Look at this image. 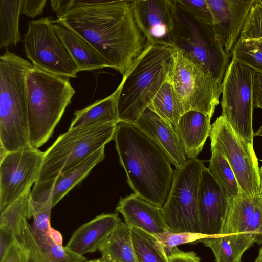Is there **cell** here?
Wrapping results in <instances>:
<instances>
[{
    "mask_svg": "<svg viewBox=\"0 0 262 262\" xmlns=\"http://www.w3.org/2000/svg\"><path fill=\"white\" fill-rule=\"evenodd\" d=\"M135 21L147 42L172 47L174 0L131 1Z\"/></svg>",
    "mask_w": 262,
    "mask_h": 262,
    "instance_id": "cell-14",
    "label": "cell"
},
{
    "mask_svg": "<svg viewBox=\"0 0 262 262\" xmlns=\"http://www.w3.org/2000/svg\"><path fill=\"white\" fill-rule=\"evenodd\" d=\"M254 107L262 109V73L256 72L253 88Z\"/></svg>",
    "mask_w": 262,
    "mask_h": 262,
    "instance_id": "cell-40",
    "label": "cell"
},
{
    "mask_svg": "<svg viewBox=\"0 0 262 262\" xmlns=\"http://www.w3.org/2000/svg\"><path fill=\"white\" fill-rule=\"evenodd\" d=\"M116 124L110 123L69 129L44 152L36 183L55 179L80 162L113 139Z\"/></svg>",
    "mask_w": 262,
    "mask_h": 262,
    "instance_id": "cell-7",
    "label": "cell"
},
{
    "mask_svg": "<svg viewBox=\"0 0 262 262\" xmlns=\"http://www.w3.org/2000/svg\"><path fill=\"white\" fill-rule=\"evenodd\" d=\"M116 210L122 214L125 223L131 227L153 235L169 230L161 208L135 193L121 198Z\"/></svg>",
    "mask_w": 262,
    "mask_h": 262,
    "instance_id": "cell-19",
    "label": "cell"
},
{
    "mask_svg": "<svg viewBox=\"0 0 262 262\" xmlns=\"http://www.w3.org/2000/svg\"><path fill=\"white\" fill-rule=\"evenodd\" d=\"M171 40L176 51L207 69L223 83L229 56L225 53L213 25L201 20L175 2Z\"/></svg>",
    "mask_w": 262,
    "mask_h": 262,
    "instance_id": "cell-6",
    "label": "cell"
},
{
    "mask_svg": "<svg viewBox=\"0 0 262 262\" xmlns=\"http://www.w3.org/2000/svg\"><path fill=\"white\" fill-rule=\"evenodd\" d=\"M132 242L139 262H169L156 237L140 229L132 227Z\"/></svg>",
    "mask_w": 262,
    "mask_h": 262,
    "instance_id": "cell-32",
    "label": "cell"
},
{
    "mask_svg": "<svg viewBox=\"0 0 262 262\" xmlns=\"http://www.w3.org/2000/svg\"><path fill=\"white\" fill-rule=\"evenodd\" d=\"M211 118L196 111H189L180 118L177 127L178 134L188 159H195L202 151L209 136Z\"/></svg>",
    "mask_w": 262,
    "mask_h": 262,
    "instance_id": "cell-23",
    "label": "cell"
},
{
    "mask_svg": "<svg viewBox=\"0 0 262 262\" xmlns=\"http://www.w3.org/2000/svg\"><path fill=\"white\" fill-rule=\"evenodd\" d=\"M256 71L233 59L222 83L221 115L235 132L253 144V88Z\"/></svg>",
    "mask_w": 262,
    "mask_h": 262,
    "instance_id": "cell-11",
    "label": "cell"
},
{
    "mask_svg": "<svg viewBox=\"0 0 262 262\" xmlns=\"http://www.w3.org/2000/svg\"><path fill=\"white\" fill-rule=\"evenodd\" d=\"M231 200L225 191L204 166L198 190V215L201 233L208 236L222 235Z\"/></svg>",
    "mask_w": 262,
    "mask_h": 262,
    "instance_id": "cell-15",
    "label": "cell"
},
{
    "mask_svg": "<svg viewBox=\"0 0 262 262\" xmlns=\"http://www.w3.org/2000/svg\"><path fill=\"white\" fill-rule=\"evenodd\" d=\"M59 19L87 40L122 75L145 49L131 1L66 0Z\"/></svg>",
    "mask_w": 262,
    "mask_h": 262,
    "instance_id": "cell-1",
    "label": "cell"
},
{
    "mask_svg": "<svg viewBox=\"0 0 262 262\" xmlns=\"http://www.w3.org/2000/svg\"><path fill=\"white\" fill-rule=\"evenodd\" d=\"M118 214H102L81 225L66 247L81 256L98 251L120 221Z\"/></svg>",
    "mask_w": 262,
    "mask_h": 262,
    "instance_id": "cell-21",
    "label": "cell"
},
{
    "mask_svg": "<svg viewBox=\"0 0 262 262\" xmlns=\"http://www.w3.org/2000/svg\"><path fill=\"white\" fill-rule=\"evenodd\" d=\"M135 124L162 148L176 168L186 164L187 158L178 134L152 110L147 107Z\"/></svg>",
    "mask_w": 262,
    "mask_h": 262,
    "instance_id": "cell-18",
    "label": "cell"
},
{
    "mask_svg": "<svg viewBox=\"0 0 262 262\" xmlns=\"http://www.w3.org/2000/svg\"><path fill=\"white\" fill-rule=\"evenodd\" d=\"M113 140L130 187L135 194L162 208L174 173L168 156L135 124L118 122Z\"/></svg>",
    "mask_w": 262,
    "mask_h": 262,
    "instance_id": "cell-2",
    "label": "cell"
},
{
    "mask_svg": "<svg viewBox=\"0 0 262 262\" xmlns=\"http://www.w3.org/2000/svg\"><path fill=\"white\" fill-rule=\"evenodd\" d=\"M175 2L198 19L213 25L212 15L206 0H175Z\"/></svg>",
    "mask_w": 262,
    "mask_h": 262,
    "instance_id": "cell-36",
    "label": "cell"
},
{
    "mask_svg": "<svg viewBox=\"0 0 262 262\" xmlns=\"http://www.w3.org/2000/svg\"><path fill=\"white\" fill-rule=\"evenodd\" d=\"M26 55L33 66L66 78H76L77 67L55 32L50 17L30 21L24 35Z\"/></svg>",
    "mask_w": 262,
    "mask_h": 262,
    "instance_id": "cell-12",
    "label": "cell"
},
{
    "mask_svg": "<svg viewBox=\"0 0 262 262\" xmlns=\"http://www.w3.org/2000/svg\"><path fill=\"white\" fill-rule=\"evenodd\" d=\"M32 67L7 49L0 57V141L1 149L6 153L32 147L26 77Z\"/></svg>",
    "mask_w": 262,
    "mask_h": 262,
    "instance_id": "cell-4",
    "label": "cell"
},
{
    "mask_svg": "<svg viewBox=\"0 0 262 262\" xmlns=\"http://www.w3.org/2000/svg\"><path fill=\"white\" fill-rule=\"evenodd\" d=\"M110 262H139L134 249L132 227L120 221L98 250Z\"/></svg>",
    "mask_w": 262,
    "mask_h": 262,
    "instance_id": "cell-27",
    "label": "cell"
},
{
    "mask_svg": "<svg viewBox=\"0 0 262 262\" xmlns=\"http://www.w3.org/2000/svg\"><path fill=\"white\" fill-rule=\"evenodd\" d=\"M30 143L38 148L52 136L75 91L69 78L33 67L26 77Z\"/></svg>",
    "mask_w": 262,
    "mask_h": 262,
    "instance_id": "cell-5",
    "label": "cell"
},
{
    "mask_svg": "<svg viewBox=\"0 0 262 262\" xmlns=\"http://www.w3.org/2000/svg\"><path fill=\"white\" fill-rule=\"evenodd\" d=\"M23 0H0V48L20 41L19 19Z\"/></svg>",
    "mask_w": 262,
    "mask_h": 262,
    "instance_id": "cell-29",
    "label": "cell"
},
{
    "mask_svg": "<svg viewBox=\"0 0 262 262\" xmlns=\"http://www.w3.org/2000/svg\"><path fill=\"white\" fill-rule=\"evenodd\" d=\"M28 250L16 238L0 258V262H28Z\"/></svg>",
    "mask_w": 262,
    "mask_h": 262,
    "instance_id": "cell-37",
    "label": "cell"
},
{
    "mask_svg": "<svg viewBox=\"0 0 262 262\" xmlns=\"http://www.w3.org/2000/svg\"><path fill=\"white\" fill-rule=\"evenodd\" d=\"M157 238L166 255L168 257L174 247L180 245L193 243L209 236L203 234L192 232L173 233L169 230L154 235Z\"/></svg>",
    "mask_w": 262,
    "mask_h": 262,
    "instance_id": "cell-35",
    "label": "cell"
},
{
    "mask_svg": "<svg viewBox=\"0 0 262 262\" xmlns=\"http://www.w3.org/2000/svg\"><path fill=\"white\" fill-rule=\"evenodd\" d=\"M83 262H110V261L106 260L104 259L103 258H102V257H101L98 259H93V260H86V261H84Z\"/></svg>",
    "mask_w": 262,
    "mask_h": 262,
    "instance_id": "cell-41",
    "label": "cell"
},
{
    "mask_svg": "<svg viewBox=\"0 0 262 262\" xmlns=\"http://www.w3.org/2000/svg\"><path fill=\"white\" fill-rule=\"evenodd\" d=\"M231 53L232 59L262 73V42L239 38Z\"/></svg>",
    "mask_w": 262,
    "mask_h": 262,
    "instance_id": "cell-33",
    "label": "cell"
},
{
    "mask_svg": "<svg viewBox=\"0 0 262 262\" xmlns=\"http://www.w3.org/2000/svg\"><path fill=\"white\" fill-rule=\"evenodd\" d=\"M204 166L202 160L188 159L182 167L174 170L170 192L161 208L168 230L173 233H201L198 200Z\"/></svg>",
    "mask_w": 262,
    "mask_h": 262,
    "instance_id": "cell-8",
    "label": "cell"
},
{
    "mask_svg": "<svg viewBox=\"0 0 262 262\" xmlns=\"http://www.w3.org/2000/svg\"><path fill=\"white\" fill-rule=\"evenodd\" d=\"M260 181H261V192H262V165L260 168Z\"/></svg>",
    "mask_w": 262,
    "mask_h": 262,
    "instance_id": "cell-43",
    "label": "cell"
},
{
    "mask_svg": "<svg viewBox=\"0 0 262 262\" xmlns=\"http://www.w3.org/2000/svg\"><path fill=\"white\" fill-rule=\"evenodd\" d=\"M242 233L262 235V195L231 200L222 235Z\"/></svg>",
    "mask_w": 262,
    "mask_h": 262,
    "instance_id": "cell-20",
    "label": "cell"
},
{
    "mask_svg": "<svg viewBox=\"0 0 262 262\" xmlns=\"http://www.w3.org/2000/svg\"><path fill=\"white\" fill-rule=\"evenodd\" d=\"M239 38L262 42V0H255L244 24Z\"/></svg>",
    "mask_w": 262,
    "mask_h": 262,
    "instance_id": "cell-34",
    "label": "cell"
},
{
    "mask_svg": "<svg viewBox=\"0 0 262 262\" xmlns=\"http://www.w3.org/2000/svg\"><path fill=\"white\" fill-rule=\"evenodd\" d=\"M52 231L45 233L35 230L28 220L20 228L16 239L29 253L28 262H83L84 256L78 255L66 246L56 243L52 236Z\"/></svg>",
    "mask_w": 262,
    "mask_h": 262,
    "instance_id": "cell-17",
    "label": "cell"
},
{
    "mask_svg": "<svg viewBox=\"0 0 262 262\" xmlns=\"http://www.w3.org/2000/svg\"><path fill=\"white\" fill-rule=\"evenodd\" d=\"M148 107L171 126L177 133L178 121L184 112L168 79L160 88Z\"/></svg>",
    "mask_w": 262,
    "mask_h": 262,
    "instance_id": "cell-30",
    "label": "cell"
},
{
    "mask_svg": "<svg viewBox=\"0 0 262 262\" xmlns=\"http://www.w3.org/2000/svg\"><path fill=\"white\" fill-rule=\"evenodd\" d=\"M255 262H260V259H259V257H257V258L255 260Z\"/></svg>",
    "mask_w": 262,
    "mask_h": 262,
    "instance_id": "cell-44",
    "label": "cell"
},
{
    "mask_svg": "<svg viewBox=\"0 0 262 262\" xmlns=\"http://www.w3.org/2000/svg\"><path fill=\"white\" fill-rule=\"evenodd\" d=\"M176 55V50L171 47L146 43L119 85V121L136 123L168 79Z\"/></svg>",
    "mask_w": 262,
    "mask_h": 262,
    "instance_id": "cell-3",
    "label": "cell"
},
{
    "mask_svg": "<svg viewBox=\"0 0 262 262\" xmlns=\"http://www.w3.org/2000/svg\"><path fill=\"white\" fill-rule=\"evenodd\" d=\"M168 80L184 113L196 111L212 118L219 103L222 83L207 69L177 51Z\"/></svg>",
    "mask_w": 262,
    "mask_h": 262,
    "instance_id": "cell-9",
    "label": "cell"
},
{
    "mask_svg": "<svg viewBox=\"0 0 262 262\" xmlns=\"http://www.w3.org/2000/svg\"><path fill=\"white\" fill-rule=\"evenodd\" d=\"M202 243L213 252L215 262H241L244 253L254 244L262 242V235L252 233L211 236Z\"/></svg>",
    "mask_w": 262,
    "mask_h": 262,
    "instance_id": "cell-24",
    "label": "cell"
},
{
    "mask_svg": "<svg viewBox=\"0 0 262 262\" xmlns=\"http://www.w3.org/2000/svg\"><path fill=\"white\" fill-rule=\"evenodd\" d=\"M211 148L227 158L237 180L239 194L248 197L262 195L260 173L253 144L237 134L220 115L211 124Z\"/></svg>",
    "mask_w": 262,
    "mask_h": 262,
    "instance_id": "cell-10",
    "label": "cell"
},
{
    "mask_svg": "<svg viewBox=\"0 0 262 262\" xmlns=\"http://www.w3.org/2000/svg\"><path fill=\"white\" fill-rule=\"evenodd\" d=\"M213 27L224 48L230 56L238 40L247 16L255 0H206Z\"/></svg>",
    "mask_w": 262,
    "mask_h": 262,
    "instance_id": "cell-16",
    "label": "cell"
},
{
    "mask_svg": "<svg viewBox=\"0 0 262 262\" xmlns=\"http://www.w3.org/2000/svg\"><path fill=\"white\" fill-rule=\"evenodd\" d=\"M54 30L74 60L78 72L111 68L110 62L87 40L62 21L53 20Z\"/></svg>",
    "mask_w": 262,
    "mask_h": 262,
    "instance_id": "cell-22",
    "label": "cell"
},
{
    "mask_svg": "<svg viewBox=\"0 0 262 262\" xmlns=\"http://www.w3.org/2000/svg\"><path fill=\"white\" fill-rule=\"evenodd\" d=\"M211 156L208 169L230 200L240 193L234 172L226 157L215 148H211Z\"/></svg>",
    "mask_w": 262,
    "mask_h": 262,
    "instance_id": "cell-31",
    "label": "cell"
},
{
    "mask_svg": "<svg viewBox=\"0 0 262 262\" xmlns=\"http://www.w3.org/2000/svg\"><path fill=\"white\" fill-rule=\"evenodd\" d=\"M44 152L28 147L6 153L0 162V212L30 190L38 179Z\"/></svg>",
    "mask_w": 262,
    "mask_h": 262,
    "instance_id": "cell-13",
    "label": "cell"
},
{
    "mask_svg": "<svg viewBox=\"0 0 262 262\" xmlns=\"http://www.w3.org/2000/svg\"><path fill=\"white\" fill-rule=\"evenodd\" d=\"M103 147L80 162L60 172L52 179L51 195L54 207L76 185L83 180L92 169L105 157Z\"/></svg>",
    "mask_w": 262,
    "mask_h": 262,
    "instance_id": "cell-25",
    "label": "cell"
},
{
    "mask_svg": "<svg viewBox=\"0 0 262 262\" xmlns=\"http://www.w3.org/2000/svg\"><path fill=\"white\" fill-rule=\"evenodd\" d=\"M31 191L1 212L0 244L4 247L10 246L16 239L23 223L28 220V203Z\"/></svg>",
    "mask_w": 262,
    "mask_h": 262,
    "instance_id": "cell-28",
    "label": "cell"
},
{
    "mask_svg": "<svg viewBox=\"0 0 262 262\" xmlns=\"http://www.w3.org/2000/svg\"><path fill=\"white\" fill-rule=\"evenodd\" d=\"M119 91V85L108 97L76 111L69 129L119 122L117 101Z\"/></svg>",
    "mask_w": 262,
    "mask_h": 262,
    "instance_id": "cell-26",
    "label": "cell"
},
{
    "mask_svg": "<svg viewBox=\"0 0 262 262\" xmlns=\"http://www.w3.org/2000/svg\"><path fill=\"white\" fill-rule=\"evenodd\" d=\"M169 262H201L200 258L193 251L184 252L174 248L168 256Z\"/></svg>",
    "mask_w": 262,
    "mask_h": 262,
    "instance_id": "cell-39",
    "label": "cell"
},
{
    "mask_svg": "<svg viewBox=\"0 0 262 262\" xmlns=\"http://www.w3.org/2000/svg\"><path fill=\"white\" fill-rule=\"evenodd\" d=\"M47 0H23L21 13L30 18L42 14Z\"/></svg>",
    "mask_w": 262,
    "mask_h": 262,
    "instance_id": "cell-38",
    "label": "cell"
},
{
    "mask_svg": "<svg viewBox=\"0 0 262 262\" xmlns=\"http://www.w3.org/2000/svg\"><path fill=\"white\" fill-rule=\"evenodd\" d=\"M258 257H259L260 259V262H262V248L259 250Z\"/></svg>",
    "mask_w": 262,
    "mask_h": 262,
    "instance_id": "cell-42",
    "label": "cell"
}]
</instances>
